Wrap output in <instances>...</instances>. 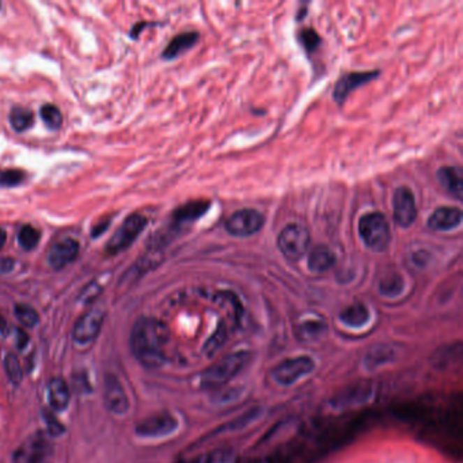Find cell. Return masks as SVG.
<instances>
[{
  "mask_svg": "<svg viewBox=\"0 0 463 463\" xmlns=\"http://www.w3.org/2000/svg\"><path fill=\"white\" fill-rule=\"evenodd\" d=\"M392 214L398 226L406 228L415 223L417 208L413 192L409 188L401 186L394 192L392 197Z\"/></svg>",
  "mask_w": 463,
  "mask_h": 463,
  "instance_id": "30bf717a",
  "label": "cell"
},
{
  "mask_svg": "<svg viewBox=\"0 0 463 463\" xmlns=\"http://www.w3.org/2000/svg\"><path fill=\"white\" fill-rule=\"evenodd\" d=\"M210 210V203L205 200H198V201H192L188 203L182 207H179L174 212V221L178 224H185V223H192L195 220L200 219L207 211Z\"/></svg>",
  "mask_w": 463,
  "mask_h": 463,
  "instance_id": "603a6c76",
  "label": "cell"
},
{
  "mask_svg": "<svg viewBox=\"0 0 463 463\" xmlns=\"http://www.w3.org/2000/svg\"><path fill=\"white\" fill-rule=\"evenodd\" d=\"M10 122L17 132H24L33 125L34 116L30 110L24 108H14L10 113Z\"/></svg>",
  "mask_w": 463,
  "mask_h": 463,
  "instance_id": "83f0119b",
  "label": "cell"
},
{
  "mask_svg": "<svg viewBox=\"0 0 463 463\" xmlns=\"http://www.w3.org/2000/svg\"><path fill=\"white\" fill-rule=\"evenodd\" d=\"M316 368V362L310 356L288 358L270 369V378L274 383L283 388L293 386Z\"/></svg>",
  "mask_w": 463,
  "mask_h": 463,
  "instance_id": "277c9868",
  "label": "cell"
},
{
  "mask_svg": "<svg viewBox=\"0 0 463 463\" xmlns=\"http://www.w3.org/2000/svg\"><path fill=\"white\" fill-rule=\"evenodd\" d=\"M397 359V351L389 344H378L367 351L363 358V366L367 371L374 372L383 367L389 366Z\"/></svg>",
  "mask_w": 463,
  "mask_h": 463,
  "instance_id": "5bb4252c",
  "label": "cell"
},
{
  "mask_svg": "<svg viewBox=\"0 0 463 463\" xmlns=\"http://www.w3.org/2000/svg\"><path fill=\"white\" fill-rule=\"evenodd\" d=\"M310 233L300 224H288L277 237V247L290 260H300L310 247Z\"/></svg>",
  "mask_w": 463,
  "mask_h": 463,
  "instance_id": "5b68a950",
  "label": "cell"
},
{
  "mask_svg": "<svg viewBox=\"0 0 463 463\" xmlns=\"http://www.w3.org/2000/svg\"><path fill=\"white\" fill-rule=\"evenodd\" d=\"M4 369L6 374L8 376V379L14 383V385H20L24 379V371H22V366L21 362L18 360V358L13 353H7L4 358Z\"/></svg>",
  "mask_w": 463,
  "mask_h": 463,
  "instance_id": "f546056e",
  "label": "cell"
},
{
  "mask_svg": "<svg viewBox=\"0 0 463 463\" xmlns=\"http://www.w3.org/2000/svg\"><path fill=\"white\" fill-rule=\"evenodd\" d=\"M462 221V211L453 207L438 208L428 219V227L434 231H450Z\"/></svg>",
  "mask_w": 463,
  "mask_h": 463,
  "instance_id": "e0dca14e",
  "label": "cell"
},
{
  "mask_svg": "<svg viewBox=\"0 0 463 463\" xmlns=\"http://www.w3.org/2000/svg\"><path fill=\"white\" fill-rule=\"evenodd\" d=\"M109 223H110L109 220H105V221H103L101 226H99V224L96 226V227H94V231H93V237H98V235L103 234V233L106 231V228L109 227Z\"/></svg>",
  "mask_w": 463,
  "mask_h": 463,
  "instance_id": "60d3db41",
  "label": "cell"
},
{
  "mask_svg": "<svg viewBox=\"0 0 463 463\" xmlns=\"http://www.w3.org/2000/svg\"><path fill=\"white\" fill-rule=\"evenodd\" d=\"M14 265H15V263L13 258H0V274L11 272Z\"/></svg>",
  "mask_w": 463,
  "mask_h": 463,
  "instance_id": "f35d334b",
  "label": "cell"
},
{
  "mask_svg": "<svg viewBox=\"0 0 463 463\" xmlns=\"http://www.w3.org/2000/svg\"><path fill=\"white\" fill-rule=\"evenodd\" d=\"M29 341V336L24 333V330H17V342H18V348L24 349V346L27 345Z\"/></svg>",
  "mask_w": 463,
  "mask_h": 463,
  "instance_id": "ab89813d",
  "label": "cell"
},
{
  "mask_svg": "<svg viewBox=\"0 0 463 463\" xmlns=\"http://www.w3.org/2000/svg\"><path fill=\"white\" fill-rule=\"evenodd\" d=\"M165 329L152 318H139L131 330V349L142 366L158 368L165 362Z\"/></svg>",
  "mask_w": 463,
  "mask_h": 463,
  "instance_id": "6da1fadb",
  "label": "cell"
},
{
  "mask_svg": "<svg viewBox=\"0 0 463 463\" xmlns=\"http://www.w3.org/2000/svg\"><path fill=\"white\" fill-rule=\"evenodd\" d=\"M244 392V389L241 388H234V389H221V390L215 395V399L214 402L216 405H226V404H230V402H234L237 401Z\"/></svg>",
  "mask_w": 463,
  "mask_h": 463,
  "instance_id": "e575fe53",
  "label": "cell"
},
{
  "mask_svg": "<svg viewBox=\"0 0 463 463\" xmlns=\"http://www.w3.org/2000/svg\"><path fill=\"white\" fill-rule=\"evenodd\" d=\"M300 41H302L303 48L306 49L309 53H311L313 50H316L319 47L321 38L314 30L306 29L300 33Z\"/></svg>",
  "mask_w": 463,
  "mask_h": 463,
  "instance_id": "d590c367",
  "label": "cell"
},
{
  "mask_svg": "<svg viewBox=\"0 0 463 463\" xmlns=\"http://www.w3.org/2000/svg\"><path fill=\"white\" fill-rule=\"evenodd\" d=\"M461 358H462V345L461 342H457L453 345H446L439 348V351H436L432 356V365L439 369H444L447 367L454 366L455 363L461 362Z\"/></svg>",
  "mask_w": 463,
  "mask_h": 463,
  "instance_id": "cb8c5ba5",
  "label": "cell"
},
{
  "mask_svg": "<svg viewBox=\"0 0 463 463\" xmlns=\"http://www.w3.org/2000/svg\"><path fill=\"white\" fill-rule=\"evenodd\" d=\"M103 401L106 409L113 415H125L129 411V399L117 376L108 374L105 378Z\"/></svg>",
  "mask_w": 463,
  "mask_h": 463,
  "instance_id": "4fadbf2b",
  "label": "cell"
},
{
  "mask_svg": "<svg viewBox=\"0 0 463 463\" xmlns=\"http://www.w3.org/2000/svg\"><path fill=\"white\" fill-rule=\"evenodd\" d=\"M326 332V323L321 319H307L297 326L296 335L300 341L310 342L319 340Z\"/></svg>",
  "mask_w": 463,
  "mask_h": 463,
  "instance_id": "d4e9b609",
  "label": "cell"
},
{
  "mask_svg": "<svg viewBox=\"0 0 463 463\" xmlns=\"http://www.w3.org/2000/svg\"><path fill=\"white\" fill-rule=\"evenodd\" d=\"M378 71H372V73H353L344 75L341 79L337 82L335 91H333V97L339 102V103H344L346 97L356 90L358 87L366 84L368 82H371L372 79H375L378 76Z\"/></svg>",
  "mask_w": 463,
  "mask_h": 463,
  "instance_id": "2e32d148",
  "label": "cell"
},
{
  "mask_svg": "<svg viewBox=\"0 0 463 463\" xmlns=\"http://www.w3.org/2000/svg\"><path fill=\"white\" fill-rule=\"evenodd\" d=\"M6 240H7V234L3 228H0V249L6 244Z\"/></svg>",
  "mask_w": 463,
  "mask_h": 463,
  "instance_id": "7bdbcfd3",
  "label": "cell"
},
{
  "mask_svg": "<svg viewBox=\"0 0 463 463\" xmlns=\"http://www.w3.org/2000/svg\"><path fill=\"white\" fill-rule=\"evenodd\" d=\"M405 290V281L401 274L391 273L385 276L379 283V293L386 297H397Z\"/></svg>",
  "mask_w": 463,
  "mask_h": 463,
  "instance_id": "4316f807",
  "label": "cell"
},
{
  "mask_svg": "<svg viewBox=\"0 0 463 463\" xmlns=\"http://www.w3.org/2000/svg\"><path fill=\"white\" fill-rule=\"evenodd\" d=\"M79 254V244L75 240H64L54 244L48 254V264L53 269L66 268Z\"/></svg>",
  "mask_w": 463,
  "mask_h": 463,
  "instance_id": "9a60e30c",
  "label": "cell"
},
{
  "mask_svg": "<svg viewBox=\"0 0 463 463\" xmlns=\"http://www.w3.org/2000/svg\"><path fill=\"white\" fill-rule=\"evenodd\" d=\"M178 420L171 413H158L143 420L136 427V434L145 439H161L174 434L178 429Z\"/></svg>",
  "mask_w": 463,
  "mask_h": 463,
  "instance_id": "ba28073f",
  "label": "cell"
},
{
  "mask_svg": "<svg viewBox=\"0 0 463 463\" xmlns=\"http://www.w3.org/2000/svg\"><path fill=\"white\" fill-rule=\"evenodd\" d=\"M264 216L256 210H241L226 220V230L234 237H250L261 230Z\"/></svg>",
  "mask_w": 463,
  "mask_h": 463,
  "instance_id": "9c48e42d",
  "label": "cell"
},
{
  "mask_svg": "<svg viewBox=\"0 0 463 463\" xmlns=\"http://www.w3.org/2000/svg\"><path fill=\"white\" fill-rule=\"evenodd\" d=\"M15 317L24 325V328H34L40 322V316L36 309L29 304H17L15 306Z\"/></svg>",
  "mask_w": 463,
  "mask_h": 463,
  "instance_id": "4dcf8cb0",
  "label": "cell"
},
{
  "mask_svg": "<svg viewBox=\"0 0 463 463\" xmlns=\"http://www.w3.org/2000/svg\"><path fill=\"white\" fill-rule=\"evenodd\" d=\"M101 286H98L97 283L94 281V283H91L90 286H87V288L83 291V293H82V300L84 302V303H89V302H91V300H94L96 297H97L98 295H99V293H101Z\"/></svg>",
  "mask_w": 463,
  "mask_h": 463,
  "instance_id": "74e56055",
  "label": "cell"
},
{
  "mask_svg": "<svg viewBox=\"0 0 463 463\" xmlns=\"http://www.w3.org/2000/svg\"><path fill=\"white\" fill-rule=\"evenodd\" d=\"M49 450L50 446L48 439L41 432H38L15 450L13 455V463H45Z\"/></svg>",
  "mask_w": 463,
  "mask_h": 463,
  "instance_id": "8fae6325",
  "label": "cell"
},
{
  "mask_svg": "<svg viewBox=\"0 0 463 463\" xmlns=\"http://www.w3.org/2000/svg\"><path fill=\"white\" fill-rule=\"evenodd\" d=\"M40 238H41L40 231L30 224H24L18 233V244L24 250H33L34 247H37Z\"/></svg>",
  "mask_w": 463,
  "mask_h": 463,
  "instance_id": "f1b7e54d",
  "label": "cell"
},
{
  "mask_svg": "<svg viewBox=\"0 0 463 463\" xmlns=\"http://www.w3.org/2000/svg\"><path fill=\"white\" fill-rule=\"evenodd\" d=\"M71 399L70 388L63 378H53L48 385V401L54 412H63L68 408Z\"/></svg>",
  "mask_w": 463,
  "mask_h": 463,
  "instance_id": "ac0fdd59",
  "label": "cell"
},
{
  "mask_svg": "<svg viewBox=\"0 0 463 463\" xmlns=\"http://www.w3.org/2000/svg\"><path fill=\"white\" fill-rule=\"evenodd\" d=\"M359 234L372 251H385L390 244V227L381 212H371L359 221Z\"/></svg>",
  "mask_w": 463,
  "mask_h": 463,
  "instance_id": "3957f363",
  "label": "cell"
},
{
  "mask_svg": "<svg viewBox=\"0 0 463 463\" xmlns=\"http://www.w3.org/2000/svg\"><path fill=\"white\" fill-rule=\"evenodd\" d=\"M254 463H263V462H257V461H256V462H254Z\"/></svg>",
  "mask_w": 463,
  "mask_h": 463,
  "instance_id": "ee69618b",
  "label": "cell"
},
{
  "mask_svg": "<svg viewBox=\"0 0 463 463\" xmlns=\"http://www.w3.org/2000/svg\"><path fill=\"white\" fill-rule=\"evenodd\" d=\"M147 226V219L143 215L132 214L122 221V227L113 234L110 241L106 244V253L119 254L126 250L135 240L140 235Z\"/></svg>",
  "mask_w": 463,
  "mask_h": 463,
  "instance_id": "52a82bcc",
  "label": "cell"
},
{
  "mask_svg": "<svg viewBox=\"0 0 463 463\" xmlns=\"http://www.w3.org/2000/svg\"><path fill=\"white\" fill-rule=\"evenodd\" d=\"M371 319V311L363 303L351 304L340 313V321L342 325L351 329L365 328Z\"/></svg>",
  "mask_w": 463,
  "mask_h": 463,
  "instance_id": "ffe728a7",
  "label": "cell"
},
{
  "mask_svg": "<svg viewBox=\"0 0 463 463\" xmlns=\"http://www.w3.org/2000/svg\"><path fill=\"white\" fill-rule=\"evenodd\" d=\"M197 41H198V34L196 31L182 33L171 40L169 45L163 50L162 56L166 60H172V59L178 57L179 54H182L184 52L195 47Z\"/></svg>",
  "mask_w": 463,
  "mask_h": 463,
  "instance_id": "7402d4cb",
  "label": "cell"
},
{
  "mask_svg": "<svg viewBox=\"0 0 463 463\" xmlns=\"http://www.w3.org/2000/svg\"><path fill=\"white\" fill-rule=\"evenodd\" d=\"M375 394V388L368 381H360L352 383L337 391L329 401V405L335 411H345L358 408L368 404Z\"/></svg>",
  "mask_w": 463,
  "mask_h": 463,
  "instance_id": "8992f818",
  "label": "cell"
},
{
  "mask_svg": "<svg viewBox=\"0 0 463 463\" xmlns=\"http://www.w3.org/2000/svg\"><path fill=\"white\" fill-rule=\"evenodd\" d=\"M24 171L17 170V169L0 170V186H4V188L18 186L24 181Z\"/></svg>",
  "mask_w": 463,
  "mask_h": 463,
  "instance_id": "d6a6232c",
  "label": "cell"
},
{
  "mask_svg": "<svg viewBox=\"0 0 463 463\" xmlns=\"http://www.w3.org/2000/svg\"><path fill=\"white\" fill-rule=\"evenodd\" d=\"M439 184L457 200H462L463 178L462 170L460 168L447 166L438 170Z\"/></svg>",
  "mask_w": 463,
  "mask_h": 463,
  "instance_id": "d6986e66",
  "label": "cell"
},
{
  "mask_svg": "<svg viewBox=\"0 0 463 463\" xmlns=\"http://www.w3.org/2000/svg\"><path fill=\"white\" fill-rule=\"evenodd\" d=\"M45 421H47V428H48V432L52 435V436H60L64 434V427L63 424L54 418V416L52 415L50 412H45Z\"/></svg>",
  "mask_w": 463,
  "mask_h": 463,
  "instance_id": "8d00e7d4",
  "label": "cell"
},
{
  "mask_svg": "<svg viewBox=\"0 0 463 463\" xmlns=\"http://www.w3.org/2000/svg\"><path fill=\"white\" fill-rule=\"evenodd\" d=\"M6 330H7V323H6V319L1 317V314H0V333H1V335H4V333H6Z\"/></svg>",
  "mask_w": 463,
  "mask_h": 463,
  "instance_id": "b9f144b4",
  "label": "cell"
},
{
  "mask_svg": "<svg viewBox=\"0 0 463 463\" xmlns=\"http://www.w3.org/2000/svg\"><path fill=\"white\" fill-rule=\"evenodd\" d=\"M263 409L260 406H254L251 409H249L247 412H244L241 416H238L235 420L230 421L228 424H226L221 431L226 432H235V431H242L246 429L249 425H251L253 422H256L257 420H260V417L263 416Z\"/></svg>",
  "mask_w": 463,
  "mask_h": 463,
  "instance_id": "484cf974",
  "label": "cell"
},
{
  "mask_svg": "<svg viewBox=\"0 0 463 463\" xmlns=\"http://www.w3.org/2000/svg\"><path fill=\"white\" fill-rule=\"evenodd\" d=\"M336 263L335 253L325 244H317L311 249L309 256V269L314 273H323Z\"/></svg>",
  "mask_w": 463,
  "mask_h": 463,
  "instance_id": "44dd1931",
  "label": "cell"
},
{
  "mask_svg": "<svg viewBox=\"0 0 463 463\" xmlns=\"http://www.w3.org/2000/svg\"><path fill=\"white\" fill-rule=\"evenodd\" d=\"M41 119L44 124L48 126L49 129H59L63 124V115L61 112L59 110L57 106L54 105H50V103H47L41 108Z\"/></svg>",
  "mask_w": 463,
  "mask_h": 463,
  "instance_id": "1f68e13d",
  "label": "cell"
},
{
  "mask_svg": "<svg viewBox=\"0 0 463 463\" xmlns=\"http://www.w3.org/2000/svg\"><path fill=\"white\" fill-rule=\"evenodd\" d=\"M251 352L240 351L228 353L227 356L221 358L219 362L208 367L200 378L201 388L204 389H221L230 381H233L244 367L251 362Z\"/></svg>",
  "mask_w": 463,
  "mask_h": 463,
  "instance_id": "7a4b0ae2",
  "label": "cell"
},
{
  "mask_svg": "<svg viewBox=\"0 0 463 463\" xmlns=\"http://www.w3.org/2000/svg\"><path fill=\"white\" fill-rule=\"evenodd\" d=\"M103 319H105V313L102 310L99 309L89 310L76 322L73 328V340L80 345L94 341L102 329Z\"/></svg>",
  "mask_w": 463,
  "mask_h": 463,
  "instance_id": "7c38bea8",
  "label": "cell"
},
{
  "mask_svg": "<svg viewBox=\"0 0 463 463\" xmlns=\"http://www.w3.org/2000/svg\"><path fill=\"white\" fill-rule=\"evenodd\" d=\"M205 463H237V457L233 450L220 448L210 454Z\"/></svg>",
  "mask_w": 463,
  "mask_h": 463,
  "instance_id": "836d02e7",
  "label": "cell"
}]
</instances>
